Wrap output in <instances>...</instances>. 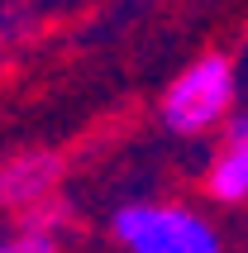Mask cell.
Wrapping results in <instances>:
<instances>
[{"instance_id": "1", "label": "cell", "mask_w": 248, "mask_h": 253, "mask_svg": "<svg viewBox=\"0 0 248 253\" xmlns=\"http://www.w3.org/2000/svg\"><path fill=\"white\" fill-rule=\"evenodd\" d=\"M239 72L229 53H201L167 82L163 100H158V125L172 139H206L215 129H224L239 115Z\"/></svg>"}, {"instance_id": "2", "label": "cell", "mask_w": 248, "mask_h": 253, "mask_svg": "<svg viewBox=\"0 0 248 253\" xmlns=\"http://www.w3.org/2000/svg\"><path fill=\"white\" fill-rule=\"evenodd\" d=\"M120 253H229L220 225L186 201H124L110 211Z\"/></svg>"}, {"instance_id": "3", "label": "cell", "mask_w": 248, "mask_h": 253, "mask_svg": "<svg viewBox=\"0 0 248 253\" xmlns=\"http://www.w3.org/2000/svg\"><path fill=\"white\" fill-rule=\"evenodd\" d=\"M62 182V158L48 148H24V153L0 158V211H39L43 201L57 196Z\"/></svg>"}, {"instance_id": "4", "label": "cell", "mask_w": 248, "mask_h": 253, "mask_svg": "<svg viewBox=\"0 0 248 253\" xmlns=\"http://www.w3.org/2000/svg\"><path fill=\"white\" fill-rule=\"evenodd\" d=\"M206 196L215 206H244L248 201V148L244 143H224L215 163L206 168Z\"/></svg>"}, {"instance_id": "5", "label": "cell", "mask_w": 248, "mask_h": 253, "mask_svg": "<svg viewBox=\"0 0 248 253\" xmlns=\"http://www.w3.org/2000/svg\"><path fill=\"white\" fill-rule=\"evenodd\" d=\"M0 253H62V249H57V234H43V229L19 225L14 234L0 239Z\"/></svg>"}, {"instance_id": "6", "label": "cell", "mask_w": 248, "mask_h": 253, "mask_svg": "<svg viewBox=\"0 0 248 253\" xmlns=\"http://www.w3.org/2000/svg\"><path fill=\"white\" fill-rule=\"evenodd\" d=\"M224 143H244L248 148V110H239L229 125H224Z\"/></svg>"}, {"instance_id": "7", "label": "cell", "mask_w": 248, "mask_h": 253, "mask_svg": "<svg viewBox=\"0 0 248 253\" xmlns=\"http://www.w3.org/2000/svg\"><path fill=\"white\" fill-rule=\"evenodd\" d=\"M234 72H239V91L248 96V48H244V57H234Z\"/></svg>"}]
</instances>
